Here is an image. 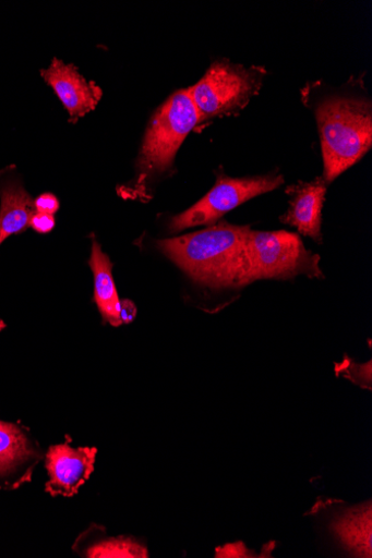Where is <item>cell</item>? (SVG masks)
Segmentation results:
<instances>
[{
    "instance_id": "ba28073f",
    "label": "cell",
    "mask_w": 372,
    "mask_h": 558,
    "mask_svg": "<svg viewBox=\"0 0 372 558\" xmlns=\"http://www.w3.org/2000/svg\"><path fill=\"white\" fill-rule=\"evenodd\" d=\"M45 453L26 428L0 421V490L31 483Z\"/></svg>"
},
{
    "instance_id": "e0dca14e",
    "label": "cell",
    "mask_w": 372,
    "mask_h": 558,
    "mask_svg": "<svg viewBox=\"0 0 372 558\" xmlns=\"http://www.w3.org/2000/svg\"><path fill=\"white\" fill-rule=\"evenodd\" d=\"M29 227L40 234L49 233L56 227V218L51 215L35 213Z\"/></svg>"
},
{
    "instance_id": "6da1fadb",
    "label": "cell",
    "mask_w": 372,
    "mask_h": 558,
    "mask_svg": "<svg viewBox=\"0 0 372 558\" xmlns=\"http://www.w3.org/2000/svg\"><path fill=\"white\" fill-rule=\"evenodd\" d=\"M249 227L226 222L157 242L165 255L195 282L221 289L236 287L243 264Z\"/></svg>"
},
{
    "instance_id": "ac0fdd59",
    "label": "cell",
    "mask_w": 372,
    "mask_h": 558,
    "mask_svg": "<svg viewBox=\"0 0 372 558\" xmlns=\"http://www.w3.org/2000/svg\"><path fill=\"white\" fill-rule=\"evenodd\" d=\"M136 316V308L134 304L129 301H121V320L122 324H131Z\"/></svg>"
},
{
    "instance_id": "3957f363",
    "label": "cell",
    "mask_w": 372,
    "mask_h": 558,
    "mask_svg": "<svg viewBox=\"0 0 372 558\" xmlns=\"http://www.w3.org/2000/svg\"><path fill=\"white\" fill-rule=\"evenodd\" d=\"M319 264L321 256L309 251L298 234L250 229L236 287L256 280H289L298 276L322 279L324 275Z\"/></svg>"
},
{
    "instance_id": "9a60e30c",
    "label": "cell",
    "mask_w": 372,
    "mask_h": 558,
    "mask_svg": "<svg viewBox=\"0 0 372 558\" xmlns=\"http://www.w3.org/2000/svg\"><path fill=\"white\" fill-rule=\"evenodd\" d=\"M336 372L361 388L371 390V362L360 365L350 359H346L337 365Z\"/></svg>"
},
{
    "instance_id": "2e32d148",
    "label": "cell",
    "mask_w": 372,
    "mask_h": 558,
    "mask_svg": "<svg viewBox=\"0 0 372 558\" xmlns=\"http://www.w3.org/2000/svg\"><path fill=\"white\" fill-rule=\"evenodd\" d=\"M36 213L55 216L60 209V202L56 195L44 193L34 199Z\"/></svg>"
},
{
    "instance_id": "5bb4252c",
    "label": "cell",
    "mask_w": 372,
    "mask_h": 558,
    "mask_svg": "<svg viewBox=\"0 0 372 558\" xmlns=\"http://www.w3.org/2000/svg\"><path fill=\"white\" fill-rule=\"evenodd\" d=\"M89 267L94 275V300L104 324L120 327L123 325L121 300L112 275L113 266L96 241L93 242Z\"/></svg>"
},
{
    "instance_id": "277c9868",
    "label": "cell",
    "mask_w": 372,
    "mask_h": 558,
    "mask_svg": "<svg viewBox=\"0 0 372 558\" xmlns=\"http://www.w3.org/2000/svg\"><path fill=\"white\" fill-rule=\"evenodd\" d=\"M313 523L319 547L339 557H372L371 500L350 505L339 499H319L305 514Z\"/></svg>"
},
{
    "instance_id": "8fae6325",
    "label": "cell",
    "mask_w": 372,
    "mask_h": 558,
    "mask_svg": "<svg viewBox=\"0 0 372 558\" xmlns=\"http://www.w3.org/2000/svg\"><path fill=\"white\" fill-rule=\"evenodd\" d=\"M44 81L57 93L73 120L92 112L101 97L100 88L88 83L73 65L55 59L40 72Z\"/></svg>"
},
{
    "instance_id": "5b68a950",
    "label": "cell",
    "mask_w": 372,
    "mask_h": 558,
    "mask_svg": "<svg viewBox=\"0 0 372 558\" xmlns=\"http://www.w3.org/2000/svg\"><path fill=\"white\" fill-rule=\"evenodd\" d=\"M199 124L189 89L176 92L157 110L146 130L137 161L141 182L168 172L182 143Z\"/></svg>"
},
{
    "instance_id": "8992f818",
    "label": "cell",
    "mask_w": 372,
    "mask_h": 558,
    "mask_svg": "<svg viewBox=\"0 0 372 558\" xmlns=\"http://www.w3.org/2000/svg\"><path fill=\"white\" fill-rule=\"evenodd\" d=\"M267 70L245 68L228 60L215 62L193 87L189 88L200 123L240 113L261 86Z\"/></svg>"
},
{
    "instance_id": "9c48e42d",
    "label": "cell",
    "mask_w": 372,
    "mask_h": 558,
    "mask_svg": "<svg viewBox=\"0 0 372 558\" xmlns=\"http://www.w3.org/2000/svg\"><path fill=\"white\" fill-rule=\"evenodd\" d=\"M97 448H74L67 441L49 447L45 465L49 480L45 490L52 497H73L91 478L96 461Z\"/></svg>"
},
{
    "instance_id": "7c38bea8",
    "label": "cell",
    "mask_w": 372,
    "mask_h": 558,
    "mask_svg": "<svg viewBox=\"0 0 372 558\" xmlns=\"http://www.w3.org/2000/svg\"><path fill=\"white\" fill-rule=\"evenodd\" d=\"M36 213L34 199L11 172H0V245L24 232Z\"/></svg>"
},
{
    "instance_id": "7a4b0ae2",
    "label": "cell",
    "mask_w": 372,
    "mask_h": 558,
    "mask_svg": "<svg viewBox=\"0 0 372 558\" xmlns=\"http://www.w3.org/2000/svg\"><path fill=\"white\" fill-rule=\"evenodd\" d=\"M314 114L321 133L324 179L332 183L372 145L371 101L355 93H335L319 101Z\"/></svg>"
},
{
    "instance_id": "30bf717a",
    "label": "cell",
    "mask_w": 372,
    "mask_h": 558,
    "mask_svg": "<svg viewBox=\"0 0 372 558\" xmlns=\"http://www.w3.org/2000/svg\"><path fill=\"white\" fill-rule=\"evenodd\" d=\"M327 192V182L324 178H316L311 182H299L287 189L290 195V208L281 222L297 228L300 234L323 243V208Z\"/></svg>"
},
{
    "instance_id": "d6986e66",
    "label": "cell",
    "mask_w": 372,
    "mask_h": 558,
    "mask_svg": "<svg viewBox=\"0 0 372 558\" xmlns=\"http://www.w3.org/2000/svg\"><path fill=\"white\" fill-rule=\"evenodd\" d=\"M7 328V324L0 319V331H3Z\"/></svg>"
},
{
    "instance_id": "4fadbf2b",
    "label": "cell",
    "mask_w": 372,
    "mask_h": 558,
    "mask_svg": "<svg viewBox=\"0 0 372 558\" xmlns=\"http://www.w3.org/2000/svg\"><path fill=\"white\" fill-rule=\"evenodd\" d=\"M72 548L81 557L89 558L148 557L147 547L141 539L131 536H109L104 527L96 524H92L82 533Z\"/></svg>"
},
{
    "instance_id": "52a82bcc",
    "label": "cell",
    "mask_w": 372,
    "mask_h": 558,
    "mask_svg": "<svg viewBox=\"0 0 372 558\" xmlns=\"http://www.w3.org/2000/svg\"><path fill=\"white\" fill-rule=\"evenodd\" d=\"M217 177L214 189L192 208L171 220L170 230L172 232L199 226H214L220 218L243 205L244 202L272 192L285 183L284 175L278 173L232 179L221 172Z\"/></svg>"
}]
</instances>
